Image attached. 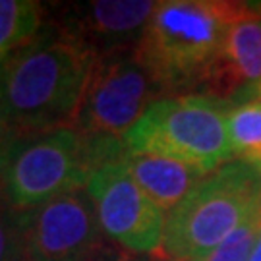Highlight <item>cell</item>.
I'll list each match as a JSON object with an SVG mask.
<instances>
[{
    "instance_id": "2e32d148",
    "label": "cell",
    "mask_w": 261,
    "mask_h": 261,
    "mask_svg": "<svg viewBox=\"0 0 261 261\" xmlns=\"http://www.w3.org/2000/svg\"><path fill=\"white\" fill-rule=\"evenodd\" d=\"M21 141H23V138L19 136V132L16 130L14 122L10 120L8 112L0 101V172L6 167L8 159L12 157V153L16 151V147Z\"/></svg>"
},
{
    "instance_id": "3957f363",
    "label": "cell",
    "mask_w": 261,
    "mask_h": 261,
    "mask_svg": "<svg viewBox=\"0 0 261 261\" xmlns=\"http://www.w3.org/2000/svg\"><path fill=\"white\" fill-rule=\"evenodd\" d=\"M261 203V168L230 161L165 219L163 261H205Z\"/></svg>"
},
{
    "instance_id": "ffe728a7",
    "label": "cell",
    "mask_w": 261,
    "mask_h": 261,
    "mask_svg": "<svg viewBox=\"0 0 261 261\" xmlns=\"http://www.w3.org/2000/svg\"><path fill=\"white\" fill-rule=\"evenodd\" d=\"M253 95H259V97H261V82H259V85L255 87V93H253Z\"/></svg>"
},
{
    "instance_id": "e0dca14e",
    "label": "cell",
    "mask_w": 261,
    "mask_h": 261,
    "mask_svg": "<svg viewBox=\"0 0 261 261\" xmlns=\"http://www.w3.org/2000/svg\"><path fill=\"white\" fill-rule=\"evenodd\" d=\"M250 261H261V238H259V242L255 244V248H253Z\"/></svg>"
},
{
    "instance_id": "30bf717a",
    "label": "cell",
    "mask_w": 261,
    "mask_h": 261,
    "mask_svg": "<svg viewBox=\"0 0 261 261\" xmlns=\"http://www.w3.org/2000/svg\"><path fill=\"white\" fill-rule=\"evenodd\" d=\"M261 82V4L250 8L228 29L221 56L217 58L201 95L232 101L242 93H255Z\"/></svg>"
},
{
    "instance_id": "ba28073f",
    "label": "cell",
    "mask_w": 261,
    "mask_h": 261,
    "mask_svg": "<svg viewBox=\"0 0 261 261\" xmlns=\"http://www.w3.org/2000/svg\"><path fill=\"white\" fill-rule=\"evenodd\" d=\"M87 192L93 197L103 232L130 253H157L167 215L147 197L124 163L95 170Z\"/></svg>"
},
{
    "instance_id": "5bb4252c",
    "label": "cell",
    "mask_w": 261,
    "mask_h": 261,
    "mask_svg": "<svg viewBox=\"0 0 261 261\" xmlns=\"http://www.w3.org/2000/svg\"><path fill=\"white\" fill-rule=\"evenodd\" d=\"M261 238V203L205 261H250Z\"/></svg>"
},
{
    "instance_id": "7c38bea8",
    "label": "cell",
    "mask_w": 261,
    "mask_h": 261,
    "mask_svg": "<svg viewBox=\"0 0 261 261\" xmlns=\"http://www.w3.org/2000/svg\"><path fill=\"white\" fill-rule=\"evenodd\" d=\"M43 10L33 0H0V68L41 33Z\"/></svg>"
},
{
    "instance_id": "9c48e42d",
    "label": "cell",
    "mask_w": 261,
    "mask_h": 261,
    "mask_svg": "<svg viewBox=\"0 0 261 261\" xmlns=\"http://www.w3.org/2000/svg\"><path fill=\"white\" fill-rule=\"evenodd\" d=\"M159 2L93 0L66 8L60 28L80 39L97 56L136 48Z\"/></svg>"
},
{
    "instance_id": "6da1fadb",
    "label": "cell",
    "mask_w": 261,
    "mask_h": 261,
    "mask_svg": "<svg viewBox=\"0 0 261 261\" xmlns=\"http://www.w3.org/2000/svg\"><path fill=\"white\" fill-rule=\"evenodd\" d=\"M97 55L58 23L0 68V101L23 140L74 128Z\"/></svg>"
},
{
    "instance_id": "4fadbf2b",
    "label": "cell",
    "mask_w": 261,
    "mask_h": 261,
    "mask_svg": "<svg viewBox=\"0 0 261 261\" xmlns=\"http://www.w3.org/2000/svg\"><path fill=\"white\" fill-rule=\"evenodd\" d=\"M228 136L238 161L261 168V97L252 95L228 107Z\"/></svg>"
},
{
    "instance_id": "52a82bcc",
    "label": "cell",
    "mask_w": 261,
    "mask_h": 261,
    "mask_svg": "<svg viewBox=\"0 0 261 261\" xmlns=\"http://www.w3.org/2000/svg\"><path fill=\"white\" fill-rule=\"evenodd\" d=\"M25 261H99L103 228L87 188L68 192L21 213Z\"/></svg>"
},
{
    "instance_id": "277c9868",
    "label": "cell",
    "mask_w": 261,
    "mask_h": 261,
    "mask_svg": "<svg viewBox=\"0 0 261 261\" xmlns=\"http://www.w3.org/2000/svg\"><path fill=\"white\" fill-rule=\"evenodd\" d=\"M230 103L207 95H174L149 107L124 143L130 153L178 159L207 174L232 161L228 136Z\"/></svg>"
},
{
    "instance_id": "5b68a950",
    "label": "cell",
    "mask_w": 261,
    "mask_h": 261,
    "mask_svg": "<svg viewBox=\"0 0 261 261\" xmlns=\"http://www.w3.org/2000/svg\"><path fill=\"white\" fill-rule=\"evenodd\" d=\"M167 93L132 50L97 56L74 130L85 141H124L153 103Z\"/></svg>"
},
{
    "instance_id": "9a60e30c",
    "label": "cell",
    "mask_w": 261,
    "mask_h": 261,
    "mask_svg": "<svg viewBox=\"0 0 261 261\" xmlns=\"http://www.w3.org/2000/svg\"><path fill=\"white\" fill-rule=\"evenodd\" d=\"M0 261H25L21 211L0 192Z\"/></svg>"
},
{
    "instance_id": "d6986e66",
    "label": "cell",
    "mask_w": 261,
    "mask_h": 261,
    "mask_svg": "<svg viewBox=\"0 0 261 261\" xmlns=\"http://www.w3.org/2000/svg\"><path fill=\"white\" fill-rule=\"evenodd\" d=\"M114 261H130V259H114ZM134 261H147V259H134ZM151 261H163V259H159V257H155V259H151Z\"/></svg>"
},
{
    "instance_id": "7a4b0ae2",
    "label": "cell",
    "mask_w": 261,
    "mask_h": 261,
    "mask_svg": "<svg viewBox=\"0 0 261 261\" xmlns=\"http://www.w3.org/2000/svg\"><path fill=\"white\" fill-rule=\"evenodd\" d=\"M248 8L232 0L159 2L134 55L167 97L201 95L228 29Z\"/></svg>"
},
{
    "instance_id": "8fae6325",
    "label": "cell",
    "mask_w": 261,
    "mask_h": 261,
    "mask_svg": "<svg viewBox=\"0 0 261 261\" xmlns=\"http://www.w3.org/2000/svg\"><path fill=\"white\" fill-rule=\"evenodd\" d=\"M124 165L138 186L165 211V215L180 205L211 176L196 165L151 153H128Z\"/></svg>"
},
{
    "instance_id": "8992f818",
    "label": "cell",
    "mask_w": 261,
    "mask_h": 261,
    "mask_svg": "<svg viewBox=\"0 0 261 261\" xmlns=\"http://www.w3.org/2000/svg\"><path fill=\"white\" fill-rule=\"evenodd\" d=\"M93 174L85 140L74 128L28 138L0 172V192L18 211L84 190Z\"/></svg>"
},
{
    "instance_id": "ac0fdd59",
    "label": "cell",
    "mask_w": 261,
    "mask_h": 261,
    "mask_svg": "<svg viewBox=\"0 0 261 261\" xmlns=\"http://www.w3.org/2000/svg\"><path fill=\"white\" fill-rule=\"evenodd\" d=\"M114 259H116L114 255H107V253H105V255H103V257H101L99 261H114Z\"/></svg>"
}]
</instances>
